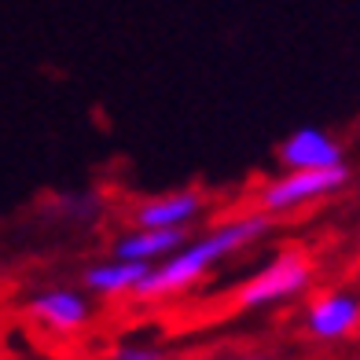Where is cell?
Masks as SVG:
<instances>
[{"mask_svg": "<svg viewBox=\"0 0 360 360\" xmlns=\"http://www.w3.org/2000/svg\"><path fill=\"white\" fill-rule=\"evenodd\" d=\"M272 224H276V217L254 210V214H243V217H232V221H224L217 228H210V232L199 236V239L180 243L173 254H166L162 261H155V265L147 269V276L133 287L129 298H136V302L176 298V294L191 290L199 280H206L224 257L247 250L250 243H257L261 236H269Z\"/></svg>", "mask_w": 360, "mask_h": 360, "instance_id": "cell-1", "label": "cell"}, {"mask_svg": "<svg viewBox=\"0 0 360 360\" xmlns=\"http://www.w3.org/2000/svg\"><path fill=\"white\" fill-rule=\"evenodd\" d=\"M353 169L349 162L338 166H323V169H283L280 176H272L269 184H261L257 191V210L269 217H287L298 214L309 202L331 199L342 188H349Z\"/></svg>", "mask_w": 360, "mask_h": 360, "instance_id": "cell-2", "label": "cell"}, {"mask_svg": "<svg viewBox=\"0 0 360 360\" xmlns=\"http://www.w3.org/2000/svg\"><path fill=\"white\" fill-rule=\"evenodd\" d=\"M309 283H313V261L302 250H283L254 280H247L236 290V305L239 309H265V305H276V302H287L294 294H302Z\"/></svg>", "mask_w": 360, "mask_h": 360, "instance_id": "cell-3", "label": "cell"}, {"mask_svg": "<svg viewBox=\"0 0 360 360\" xmlns=\"http://www.w3.org/2000/svg\"><path fill=\"white\" fill-rule=\"evenodd\" d=\"M26 316L52 335H77L92 323V302L74 287H52L26 302Z\"/></svg>", "mask_w": 360, "mask_h": 360, "instance_id": "cell-4", "label": "cell"}, {"mask_svg": "<svg viewBox=\"0 0 360 360\" xmlns=\"http://www.w3.org/2000/svg\"><path fill=\"white\" fill-rule=\"evenodd\" d=\"M206 195L199 188H176L166 195H151L133 206V228H191L206 214Z\"/></svg>", "mask_w": 360, "mask_h": 360, "instance_id": "cell-5", "label": "cell"}, {"mask_svg": "<svg viewBox=\"0 0 360 360\" xmlns=\"http://www.w3.org/2000/svg\"><path fill=\"white\" fill-rule=\"evenodd\" d=\"M360 327V302L349 290H327L313 298L305 313V331L316 342H346Z\"/></svg>", "mask_w": 360, "mask_h": 360, "instance_id": "cell-6", "label": "cell"}, {"mask_svg": "<svg viewBox=\"0 0 360 360\" xmlns=\"http://www.w3.org/2000/svg\"><path fill=\"white\" fill-rule=\"evenodd\" d=\"M283 169H323V166H338L346 162V147H342L327 129L316 125H302L280 143L276 151Z\"/></svg>", "mask_w": 360, "mask_h": 360, "instance_id": "cell-7", "label": "cell"}, {"mask_svg": "<svg viewBox=\"0 0 360 360\" xmlns=\"http://www.w3.org/2000/svg\"><path fill=\"white\" fill-rule=\"evenodd\" d=\"M188 239H191V228H133L122 239H114L110 254L125 257V261H147V265H155V261L173 254Z\"/></svg>", "mask_w": 360, "mask_h": 360, "instance_id": "cell-8", "label": "cell"}, {"mask_svg": "<svg viewBox=\"0 0 360 360\" xmlns=\"http://www.w3.org/2000/svg\"><path fill=\"white\" fill-rule=\"evenodd\" d=\"M147 261H125V257H110L103 265H92L85 269L81 276V283H85L92 294H100V298H129L133 287L147 276Z\"/></svg>", "mask_w": 360, "mask_h": 360, "instance_id": "cell-9", "label": "cell"}, {"mask_svg": "<svg viewBox=\"0 0 360 360\" xmlns=\"http://www.w3.org/2000/svg\"><path fill=\"white\" fill-rule=\"evenodd\" d=\"M110 356L114 360H166V353L158 346H140V342H122Z\"/></svg>", "mask_w": 360, "mask_h": 360, "instance_id": "cell-10", "label": "cell"}, {"mask_svg": "<svg viewBox=\"0 0 360 360\" xmlns=\"http://www.w3.org/2000/svg\"><path fill=\"white\" fill-rule=\"evenodd\" d=\"M228 360H272V356H228Z\"/></svg>", "mask_w": 360, "mask_h": 360, "instance_id": "cell-11", "label": "cell"}]
</instances>
